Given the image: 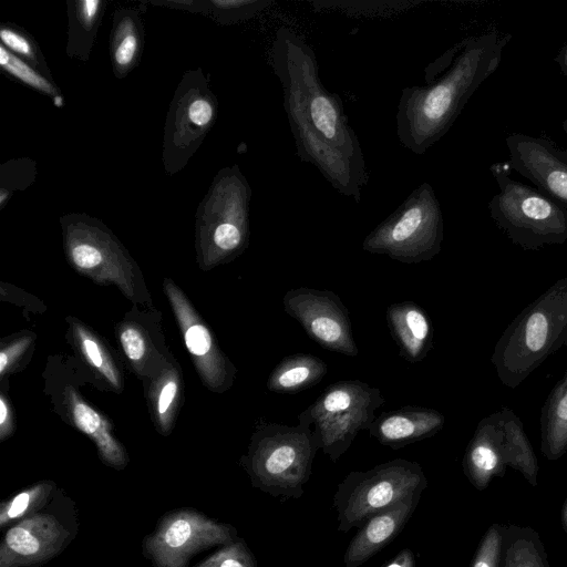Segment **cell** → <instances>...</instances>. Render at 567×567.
<instances>
[{"label":"cell","mask_w":567,"mask_h":567,"mask_svg":"<svg viewBox=\"0 0 567 567\" xmlns=\"http://www.w3.org/2000/svg\"><path fill=\"white\" fill-rule=\"evenodd\" d=\"M71 403L76 427L95 442L103 462L117 470L125 467L128 461L126 452L109 431L105 420L75 395Z\"/></svg>","instance_id":"obj_25"},{"label":"cell","mask_w":567,"mask_h":567,"mask_svg":"<svg viewBox=\"0 0 567 567\" xmlns=\"http://www.w3.org/2000/svg\"><path fill=\"white\" fill-rule=\"evenodd\" d=\"M53 481L37 482L6 498L0 505V528L4 529L45 506L58 491Z\"/></svg>","instance_id":"obj_26"},{"label":"cell","mask_w":567,"mask_h":567,"mask_svg":"<svg viewBox=\"0 0 567 567\" xmlns=\"http://www.w3.org/2000/svg\"><path fill=\"white\" fill-rule=\"evenodd\" d=\"M421 495L409 497L364 522L346 549V567H360L390 544L412 516Z\"/></svg>","instance_id":"obj_17"},{"label":"cell","mask_w":567,"mask_h":567,"mask_svg":"<svg viewBox=\"0 0 567 567\" xmlns=\"http://www.w3.org/2000/svg\"><path fill=\"white\" fill-rule=\"evenodd\" d=\"M144 35L140 14L133 9H120L113 14L110 51L114 74L122 79L140 61Z\"/></svg>","instance_id":"obj_19"},{"label":"cell","mask_w":567,"mask_h":567,"mask_svg":"<svg viewBox=\"0 0 567 567\" xmlns=\"http://www.w3.org/2000/svg\"><path fill=\"white\" fill-rule=\"evenodd\" d=\"M567 337V276L524 308L504 330L492 354L501 382L516 389Z\"/></svg>","instance_id":"obj_3"},{"label":"cell","mask_w":567,"mask_h":567,"mask_svg":"<svg viewBox=\"0 0 567 567\" xmlns=\"http://www.w3.org/2000/svg\"><path fill=\"white\" fill-rule=\"evenodd\" d=\"M78 336L81 341V348L87 361L97 369L113 385H117V377L112 363L105 358V354L99 343L91 338L81 328L78 329Z\"/></svg>","instance_id":"obj_34"},{"label":"cell","mask_w":567,"mask_h":567,"mask_svg":"<svg viewBox=\"0 0 567 567\" xmlns=\"http://www.w3.org/2000/svg\"><path fill=\"white\" fill-rule=\"evenodd\" d=\"M561 126H563V130L565 131V133L567 134V118H565L563 121ZM559 153L567 161V151L559 148Z\"/></svg>","instance_id":"obj_43"},{"label":"cell","mask_w":567,"mask_h":567,"mask_svg":"<svg viewBox=\"0 0 567 567\" xmlns=\"http://www.w3.org/2000/svg\"><path fill=\"white\" fill-rule=\"evenodd\" d=\"M560 518H561V525L564 527V530L567 535V497L563 504V507H561V514H560Z\"/></svg>","instance_id":"obj_42"},{"label":"cell","mask_w":567,"mask_h":567,"mask_svg":"<svg viewBox=\"0 0 567 567\" xmlns=\"http://www.w3.org/2000/svg\"><path fill=\"white\" fill-rule=\"evenodd\" d=\"M154 3H162V4H167V6H172L174 8H178V9H185V10H190V9H200L198 8L199 6H203L204 2L203 1H176V0H171V1H164V2H154Z\"/></svg>","instance_id":"obj_40"},{"label":"cell","mask_w":567,"mask_h":567,"mask_svg":"<svg viewBox=\"0 0 567 567\" xmlns=\"http://www.w3.org/2000/svg\"><path fill=\"white\" fill-rule=\"evenodd\" d=\"M286 313L297 320L308 337L328 351L357 357L349 311L331 290L299 287L282 297Z\"/></svg>","instance_id":"obj_13"},{"label":"cell","mask_w":567,"mask_h":567,"mask_svg":"<svg viewBox=\"0 0 567 567\" xmlns=\"http://www.w3.org/2000/svg\"><path fill=\"white\" fill-rule=\"evenodd\" d=\"M427 486L415 461L394 458L367 471H352L338 484L333 496L338 532L360 527L373 515L421 495Z\"/></svg>","instance_id":"obj_6"},{"label":"cell","mask_w":567,"mask_h":567,"mask_svg":"<svg viewBox=\"0 0 567 567\" xmlns=\"http://www.w3.org/2000/svg\"><path fill=\"white\" fill-rule=\"evenodd\" d=\"M182 297L178 291L171 293L176 315H178L184 330L185 344L188 351L199 360H204L208 354L217 365L227 370L225 360L214 349L213 339L207 328L193 319L189 321L187 307H185L186 305Z\"/></svg>","instance_id":"obj_28"},{"label":"cell","mask_w":567,"mask_h":567,"mask_svg":"<svg viewBox=\"0 0 567 567\" xmlns=\"http://www.w3.org/2000/svg\"><path fill=\"white\" fill-rule=\"evenodd\" d=\"M121 344L125 354L132 361L142 359L145 352V342L141 332L134 328H126L121 333Z\"/></svg>","instance_id":"obj_35"},{"label":"cell","mask_w":567,"mask_h":567,"mask_svg":"<svg viewBox=\"0 0 567 567\" xmlns=\"http://www.w3.org/2000/svg\"><path fill=\"white\" fill-rule=\"evenodd\" d=\"M250 197L247 179L234 165L218 172L198 207V231L223 256L247 246Z\"/></svg>","instance_id":"obj_12"},{"label":"cell","mask_w":567,"mask_h":567,"mask_svg":"<svg viewBox=\"0 0 567 567\" xmlns=\"http://www.w3.org/2000/svg\"><path fill=\"white\" fill-rule=\"evenodd\" d=\"M217 100L200 69L186 72L173 96L166 116L163 163L173 175L187 164L213 127Z\"/></svg>","instance_id":"obj_11"},{"label":"cell","mask_w":567,"mask_h":567,"mask_svg":"<svg viewBox=\"0 0 567 567\" xmlns=\"http://www.w3.org/2000/svg\"><path fill=\"white\" fill-rule=\"evenodd\" d=\"M177 393V384L175 381H167L162 388L157 400V412L163 419L169 411Z\"/></svg>","instance_id":"obj_36"},{"label":"cell","mask_w":567,"mask_h":567,"mask_svg":"<svg viewBox=\"0 0 567 567\" xmlns=\"http://www.w3.org/2000/svg\"><path fill=\"white\" fill-rule=\"evenodd\" d=\"M66 4L69 18L66 54L86 62L106 3L102 0H68Z\"/></svg>","instance_id":"obj_22"},{"label":"cell","mask_w":567,"mask_h":567,"mask_svg":"<svg viewBox=\"0 0 567 567\" xmlns=\"http://www.w3.org/2000/svg\"><path fill=\"white\" fill-rule=\"evenodd\" d=\"M498 186L488 203L489 216L523 250H538L567 241V209L536 187L511 178L508 164H492Z\"/></svg>","instance_id":"obj_5"},{"label":"cell","mask_w":567,"mask_h":567,"mask_svg":"<svg viewBox=\"0 0 567 567\" xmlns=\"http://www.w3.org/2000/svg\"><path fill=\"white\" fill-rule=\"evenodd\" d=\"M270 0H208L213 18L224 24L250 19L270 6Z\"/></svg>","instance_id":"obj_30"},{"label":"cell","mask_w":567,"mask_h":567,"mask_svg":"<svg viewBox=\"0 0 567 567\" xmlns=\"http://www.w3.org/2000/svg\"><path fill=\"white\" fill-rule=\"evenodd\" d=\"M11 430L10 425V413L7 406V403L3 399L0 400V431H1V440H3L7 435H9Z\"/></svg>","instance_id":"obj_39"},{"label":"cell","mask_w":567,"mask_h":567,"mask_svg":"<svg viewBox=\"0 0 567 567\" xmlns=\"http://www.w3.org/2000/svg\"><path fill=\"white\" fill-rule=\"evenodd\" d=\"M35 163L30 158L8 161L1 166V208L16 189H24L35 178Z\"/></svg>","instance_id":"obj_31"},{"label":"cell","mask_w":567,"mask_h":567,"mask_svg":"<svg viewBox=\"0 0 567 567\" xmlns=\"http://www.w3.org/2000/svg\"><path fill=\"white\" fill-rule=\"evenodd\" d=\"M501 410L483 417L468 442L462 467L466 478L478 491L493 477H503L507 468Z\"/></svg>","instance_id":"obj_15"},{"label":"cell","mask_w":567,"mask_h":567,"mask_svg":"<svg viewBox=\"0 0 567 567\" xmlns=\"http://www.w3.org/2000/svg\"><path fill=\"white\" fill-rule=\"evenodd\" d=\"M555 61L558 64L560 72L567 78V44H565L556 54Z\"/></svg>","instance_id":"obj_41"},{"label":"cell","mask_w":567,"mask_h":567,"mask_svg":"<svg viewBox=\"0 0 567 567\" xmlns=\"http://www.w3.org/2000/svg\"><path fill=\"white\" fill-rule=\"evenodd\" d=\"M270 65L282 87L298 157L318 168L339 193L359 203L368 182L361 146L341 97L320 81L313 50L297 33L280 28L270 49Z\"/></svg>","instance_id":"obj_1"},{"label":"cell","mask_w":567,"mask_h":567,"mask_svg":"<svg viewBox=\"0 0 567 567\" xmlns=\"http://www.w3.org/2000/svg\"><path fill=\"white\" fill-rule=\"evenodd\" d=\"M501 414L507 465L518 471L535 487L539 466L523 423L509 408H502Z\"/></svg>","instance_id":"obj_24"},{"label":"cell","mask_w":567,"mask_h":567,"mask_svg":"<svg viewBox=\"0 0 567 567\" xmlns=\"http://www.w3.org/2000/svg\"><path fill=\"white\" fill-rule=\"evenodd\" d=\"M237 529L192 507L164 513L142 539V554L153 567H189L205 550L237 540Z\"/></svg>","instance_id":"obj_10"},{"label":"cell","mask_w":567,"mask_h":567,"mask_svg":"<svg viewBox=\"0 0 567 567\" xmlns=\"http://www.w3.org/2000/svg\"><path fill=\"white\" fill-rule=\"evenodd\" d=\"M318 451L311 426L261 421L241 464L255 488L274 497L300 498Z\"/></svg>","instance_id":"obj_4"},{"label":"cell","mask_w":567,"mask_h":567,"mask_svg":"<svg viewBox=\"0 0 567 567\" xmlns=\"http://www.w3.org/2000/svg\"><path fill=\"white\" fill-rule=\"evenodd\" d=\"M511 39L496 30L467 37L426 68L425 85L403 89L395 116L402 146L421 155L441 140L474 92L496 72Z\"/></svg>","instance_id":"obj_2"},{"label":"cell","mask_w":567,"mask_h":567,"mask_svg":"<svg viewBox=\"0 0 567 567\" xmlns=\"http://www.w3.org/2000/svg\"><path fill=\"white\" fill-rule=\"evenodd\" d=\"M328 365L319 357L297 353L282 358L268 377L267 389L277 394H291L310 389L327 374Z\"/></svg>","instance_id":"obj_20"},{"label":"cell","mask_w":567,"mask_h":567,"mask_svg":"<svg viewBox=\"0 0 567 567\" xmlns=\"http://www.w3.org/2000/svg\"><path fill=\"white\" fill-rule=\"evenodd\" d=\"M196 567H258L257 560L245 539L220 546Z\"/></svg>","instance_id":"obj_32"},{"label":"cell","mask_w":567,"mask_h":567,"mask_svg":"<svg viewBox=\"0 0 567 567\" xmlns=\"http://www.w3.org/2000/svg\"><path fill=\"white\" fill-rule=\"evenodd\" d=\"M501 567H549L539 534L527 526L503 525Z\"/></svg>","instance_id":"obj_23"},{"label":"cell","mask_w":567,"mask_h":567,"mask_svg":"<svg viewBox=\"0 0 567 567\" xmlns=\"http://www.w3.org/2000/svg\"><path fill=\"white\" fill-rule=\"evenodd\" d=\"M384 403L378 388L360 380H342L328 385L297 419L311 426L319 450L337 462L359 432L370 427L377 409Z\"/></svg>","instance_id":"obj_8"},{"label":"cell","mask_w":567,"mask_h":567,"mask_svg":"<svg viewBox=\"0 0 567 567\" xmlns=\"http://www.w3.org/2000/svg\"><path fill=\"white\" fill-rule=\"evenodd\" d=\"M0 65L3 72L32 87L43 95L49 96L58 107L64 105V97L51 79L42 74L30 63L0 45Z\"/></svg>","instance_id":"obj_27"},{"label":"cell","mask_w":567,"mask_h":567,"mask_svg":"<svg viewBox=\"0 0 567 567\" xmlns=\"http://www.w3.org/2000/svg\"><path fill=\"white\" fill-rule=\"evenodd\" d=\"M444 424L445 416L435 409L405 405L380 414L368 431L382 445L399 450L434 436Z\"/></svg>","instance_id":"obj_16"},{"label":"cell","mask_w":567,"mask_h":567,"mask_svg":"<svg viewBox=\"0 0 567 567\" xmlns=\"http://www.w3.org/2000/svg\"><path fill=\"white\" fill-rule=\"evenodd\" d=\"M503 556V525L493 523L476 549L470 567H501Z\"/></svg>","instance_id":"obj_33"},{"label":"cell","mask_w":567,"mask_h":567,"mask_svg":"<svg viewBox=\"0 0 567 567\" xmlns=\"http://www.w3.org/2000/svg\"><path fill=\"white\" fill-rule=\"evenodd\" d=\"M79 525L75 502L59 487L45 506L7 528L0 567H42L75 539Z\"/></svg>","instance_id":"obj_9"},{"label":"cell","mask_w":567,"mask_h":567,"mask_svg":"<svg viewBox=\"0 0 567 567\" xmlns=\"http://www.w3.org/2000/svg\"><path fill=\"white\" fill-rule=\"evenodd\" d=\"M384 567H415V557L412 550L402 549Z\"/></svg>","instance_id":"obj_38"},{"label":"cell","mask_w":567,"mask_h":567,"mask_svg":"<svg viewBox=\"0 0 567 567\" xmlns=\"http://www.w3.org/2000/svg\"><path fill=\"white\" fill-rule=\"evenodd\" d=\"M564 346H567V337H566V339H565V343H564Z\"/></svg>","instance_id":"obj_44"},{"label":"cell","mask_w":567,"mask_h":567,"mask_svg":"<svg viewBox=\"0 0 567 567\" xmlns=\"http://www.w3.org/2000/svg\"><path fill=\"white\" fill-rule=\"evenodd\" d=\"M540 450L549 461H556L567 452V370L543 405Z\"/></svg>","instance_id":"obj_21"},{"label":"cell","mask_w":567,"mask_h":567,"mask_svg":"<svg viewBox=\"0 0 567 567\" xmlns=\"http://www.w3.org/2000/svg\"><path fill=\"white\" fill-rule=\"evenodd\" d=\"M29 339L18 341L17 343L4 349L0 353V373L3 374L10 363L19 355L28 346Z\"/></svg>","instance_id":"obj_37"},{"label":"cell","mask_w":567,"mask_h":567,"mask_svg":"<svg viewBox=\"0 0 567 567\" xmlns=\"http://www.w3.org/2000/svg\"><path fill=\"white\" fill-rule=\"evenodd\" d=\"M385 320L399 354L411 363L423 361L433 347L434 337L427 312L416 302L406 300L390 305Z\"/></svg>","instance_id":"obj_18"},{"label":"cell","mask_w":567,"mask_h":567,"mask_svg":"<svg viewBox=\"0 0 567 567\" xmlns=\"http://www.w3.org/2000/svg\"><path fill=\"white\" fill-rule=\"evenodd\" d=\"M1 44L10 52L30 63L42 74L52 80L44 56L33 38L19 27L2 24L0 28Z\"/></svg>","instance_id":"obj_29"},{"label":"cell","mask_w":567,"mask_h":567,"mask_svg":"<svg viewBox=\"0 0 567 567\" xmlns=\"http://www.w3.org/2000/svg\"><path fill=\"white\" fill-rule=\"evenodd\" d=\"M443 238L440 202L432 186L423 183L365 236L362 249L403 264H419L441 251Z\"/></svg>","instance_id":"obj_7"},{"label":"cell","mask_w":567,"mask_h":567,"mask_svg":"<svg viewBox=\"0 0 567 567\" xmlns=\"http://www.w3.org/2000/svg\"><path fill=\"white\" fill-rule=\"evenodd\" d=\"M513 168L537 189L567 209V161L545 137L522 133L506 136Z\"/></svg>","instance_id":"obj_14"}]
</instances>
